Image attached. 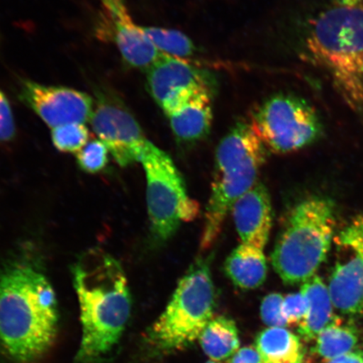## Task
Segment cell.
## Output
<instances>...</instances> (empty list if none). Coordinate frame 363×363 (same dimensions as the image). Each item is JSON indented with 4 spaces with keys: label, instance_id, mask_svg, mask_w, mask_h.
Instances as JSON below:
<instances>
[{
    "label": "cell",
    "instance_id": "1",
    "mask_svg": "<svg viewBox=\"0 0 363 363\" xmlns=\"http://www.w3.org/2000/svg\"><path fill=\"white\" fill-rule=\"evenodd\" d=\"M298 49L363 118V0H329L308 20Z\"/></svg>",
    "mask_w": 363,
    "mask_h": 363
},
{
    "label": "cell",
    "instance_id": "2",
    "mask_svg": "<svg viewBox=\"0 0 363 363\" xmlns=\"http://www.w3.org/2000/svg\"><path fill=\"white\" fill-rule=\"evenodd\" d=\"M58 323L55 292L38 267L15 262L0 270V348L8 357L39 360L55 342Z\"/></svg>",
    "mask_w": 363,
    "mask_h": 363
},
{
    "label": "cell",
    "instance_id": "3",
    "mask_svg": "<svg viewBox=\"0 0 363 363\" xmlns=\"http://www.w3.org/2000/svg\"><path fill=\"white\" fill-rule=\"evenodd\" d=\"M82 339L76 361L93 363L119 342L129 320L131 298L126 276L115 258L89 250L74 269Z\"/></svg>",
    "mask_w": 363,
    "mask_h": 363
},
{
    "label": "cell",
    "instance_id": "4",
    "mask_svg": "<svg viewBox=\"0 0 363 363\" xmlns=\"http://www.w3.org/2000/svg\"><path fill=\"white\" fill-rule=\"evenodd\" d=\"M266 159L267 147L251 121L239 122L222 139L204 216L202 249L216 242L235 202L257 184Z\"/></svg>",
    "mask_w": 363,
    "mask_h": 363
},
{
    "label": "cell",
    "instance_id": "5",
    "mask_svg": "<svg viewBox=\"0 0 363 363\" xmlns=\"http://www.w3.org/2000/svg\"><path fill=\"white\" fill-rule=\"evenodd\" d=\"M335 204L314 196L295 206L272 253V264L285 284L305 283L328 257L334 242Z\"/></svg>",
    "mask_w": 363,
    "mask_h": 363
},
{
    "label": "cell",
    "instance_id": "6",
    "mask_svg": "<svg viewBox=\"0 0 363 363\" xmlns=\"http://www.w3.org/2000/svg\"><path fill=\"white\" fill-rule=\"evenodd\" d=\"M215 288L210 267L198 262L179 284L166 311L150 330L151 342L164 350L182 349L201 337L212 320Z\"/></svg>",
    "mask_w": 363,
    "mask_h": 363
},
{
    "label": "cell",
    "instance_id": "7",
    "mask_svg": "<svg viewBox=\"0 0 363 363\" xmlns=\"http://www.w3.org/2000/svg\"><path fill=\"white\" fill-rule=\"evenodd\" d=\"M140 162L147 179V202L152 231L164 242L183 222L199 213L197 202L189 197L183 178L169 154L152 142L145 148Z\"/></svg>",
    "mask_w": 363,
    "mask_h": 363
},
{
    "label": "cell",
    "instance_id": "8",
    "mask_svg": "<svg viewBox=\"0 0 363 363\" xmlns=\"http://www.w3.org/2000/svg\"><path fill=\"white\" fill-rule=\"evenodd\" d=\"M254 127L267 148L289 153L310 146L323 134L319 113L305 99L278 94L267 99L252 113Z\"/></svg>",
    "mask_w": 363,
    "mask_h": 363
},
{
    "label": "cell",
    "instance_id": "9",
    "mask_svg": "<svg viewBox=\"0 0 363 363\" xmlns=\"http://www.w3.org/2000/svg\"><path fill=\"white\" fill-rule=\"evenodd\" d=\"M335 260L328 289L335 308L343 315L363 314V216L335 237Z\"/></svg>",
    "mask_w": 363,
    "mask_h": 363
},
{
    "label": "cell",
    "instance_id": "10",
    "mask_svg": "<svg viewBox=\"0 0 363 363\" xmlns=\"http://www.w3.org/2000/svg\"><path fill=\"white\" fill-rule=\"evenodd\" d=\"M89 121L118 164L127 167L140 162L150 140L133 113L119 99L98 94Z\"/></svg>",
    "mask_w": 363,
    "mask_h": 363
},
{
    "label": "cell",
    "instance_id": "11",
    "mask_svg": "<svg viewBox=\"0 0 363 363\" xmlns=\"http://www.w3.org/2000/svg\"><path fill=\"white\" fill-rule=\"evenodd\" d=\"M20 98L52 129L89 121L94 103L89 94L74 89L21 82Z\"/></svg>",
    "mask_w": 363,
    "mask_h": 363
},
{
    "label": "cell",
    "instance_id": "12",
    "mask_svg": "<svg viewBox=\"0 0 363 363\" xmlns=\"http://www.w3.org/2000/svg\"><path fill=\"white\" fill-rule=\"evenodd\" d=\"M150 94L165 113L203 89H211L208 74L184 59L162 54L147 70Z\"/></svg>",
    "mask_w": 363,
    "mask_h": 363
},
{
    "label": "cell",
    "instance_id": "13",
    "mask_svg": "<svg viewBox=\"0 0 363 363\" xmlns=\"http://www.w3.org/2000/svg\"><path fill=\"white\" fill-rule=\"evenodd\" d=\"M112 31L113 40L130 67L148 70L162 55L130 16L125 0H99Z\"/></svg>",
    "mask_w": 363,
    "mask_h": 363
},
{
    "label": "cell",
    "instance_id": "14",
    "mask_svg": "<svg viewBox=\"0 0 363 363\" xmlns=\"http://www.w3.org/2000/svg\"><path fill=\"white\" fill-rule=\"evenodd\" d=\"M231 213L242 243L264 250L272 225V203L265 186L254 185L235 202Z\"/></svg>",
    "mask_w": 363,
    "mask_h": 363
},
{
    "label": "cell",
    "instance_id": "15",
    "mask_svg": "<svg viewBox=\"0 0 363 363\" xmlns=\"http://www.w3.org/2000/svg\"><path fill=\"white\" fill-rule=\"evenodd\" d=\"M172 133L183 142H195L206 136L213 121L212 93L203 89L166 113Z\"/></svg>",
    "mask_w": 363,
    "mask_h": 363
},
{
    "label": "cell",
    "instance_id": "16",
    "mask_svg": "<svg viewBox=\"0 0 363 363\" xmlns=\"http://www.w3.org/2000/svg\"><path fill=\"white\" fill-rule=\"evenodd\" d=\"M301 292L307 298L308 311L298 325V333L306 340H315L335 317L328 286L315 275L303 283Z\"/></svg>",
    "mask_w": 363,
    "mask_h": 363
},
{
    "label": "cell",
    "instance_id": "17",
    "mask_svg": "<svg viewBox=\"0 0 363 363\" xmlns=\"http://www.w3.org/2000/svg\"><path fill=\"white\" fill-rule=\"evenodd\" d=\"M263 251L242 243L227 258L226 274L239 288L253 289L264 283L267 266Z\"/></svg>",
    "mask_w": 363,
    "mask_h": 363
},
{
    "label": "cell",
    "instance_id": "18",
    "mask_svg": "<svg viewBox=\"0 0 363 363\" xmlns=\"http://www.w3.org/2000/svg\"><path fill=\"white\" fill-rule=\"evenodd\" d=\"M257 352L265 363L301 362L298 338L283 328H271L258 335Z\"/></svg>",
    "mask_w": 363,
    "mask_h": 363
},
{
    "label": "cell",
    "instance_id": "19",
    "mask_svg": "<svg viewBox=\"0 0 363 363\" xmlns=\"http://www.w3.org/2000/svg\"><path fill=\"white\" fill-rule=\"evenodd\" d=\"M315 352L326 361H331L353 352L359 342L355 325L345 323L338 317L318 335Z\"/></svg>",
    "mask_w": 363,
    "mask_h": 363
},
{
    "label": "cell",
    "instance_id": "20",
    "mask_svg": "<svg viewBox=\"0 0 363 363\" xmlns=\"http://www.w3.org/2000/svg\"><path fill=\"white\" fill-rule=\"evenodd\" d=\"M199 338L203 351L214 360L225 359L233 355L240 345L234 322L225 317L208 322Z\"/></svg>",
    "mask_w": 363,
    "mask_h": 363
},
{
    "label": "cell",
    "instance_id": "21",
    "mask_svg": "<svg viewBox=\"0 0 363 363\" xmlns=\"http://www.w3.org/2000/svg\"><path fill=\"white\" fill-rule=\"evenodd\" d=\"M143 29L158 51L164 55L184 59L192 57L196 50L192 40L181 31L155 26Z\"/></svg>",
    "mask_w": 363,
    "mask_h": 363
},
{
    "label": "cell",
    "instance_id": "22",
    "mask_svg": "<svg viewBox=\"0 0 363 363\" xmlns=\"http://www.w3.org/2000/svg\"><path fill=\"white\" fill-rule=\"evenodd\" d=\"M89 138V129L83 123L67 124L52 130L54 147L62 152H79Z\"/></svg>",
    "mask_w": 363,
    "mask_h": 363
},
{
    "label": "cell",
    "instance_id": "23",
    "mask_svg": "<svg viewBox=\"0 0 363 363\" xmlns=\"http://www.w3.org/2000/svg\"><path fill=\"white\" fill-rule=\"evenodd\" d=\"M108 153L106 144L101 140H92L77 152V162L82 170L89 174H97L106 167Z\"/></svg>",
    "mask_w": 363,
    "mask_h": 363
},
{
    "label": "cell",
    "instance_id": "24",
    "mask_svg": "<svg viewBox=\"0 0 363 363\" xmlns=\"http://www.w3.org/2000/svg\"><path fill=\"white\" fill-rule=\"evenodd\" d=\"M284 296L280 294H271L263 299L261 315L263 322L271 328H284L288 325L283 314Z\"/></svg>",
    "mask_w": 363,
    "mask_h": 363
},
{
    "label": "cell",
    "instance_id": "25",
    "mask_svg": "<svg viewBox=\"0 0 363 363\" xmlns=\"http://www.w3.org/2000/svg\"><path fill=\"white\" fill-rule=\"evenodd\" d=\"M307 311V298L301 292L289 294L284 298L283 314L288 325L301 324Z\"/></svg>",
    "mask_w": 363,
    "mask_h": 363
},
{
    "label": "cell",
    "instance_id": "26",
    "mask_svg": "<svg viewBox=\"0 0 363 363\" xmlns=\"http://www.w3.org/2000/svg\"><path fill=\"white\" fill-rule=\"evenodd\" d=\"M16 122L10 102L0 89V143L10 142L16 135Z\"/></svg>",
    "mask_w": 363,
    "mask_h": 363
},
{
    "label": "cell",
    "instance_id": "27",
    "mask_svg": "<svg viewBox=\"0 0 363 363\" xmlns=\"http://www.w3.org/2000/svg\"><path fill=\"white\" fill-rule=\"evenodd\" d=\"M230 363H265L259 352L252 347H246L235 354Z\"/></svg>",
    "mask_w": 363,
    "mask_h": 363
},
{
    "label": "cell",
    "instance_id": "28",
    "mask_svg": "<svg viewBox=\"0 0 363 363\" xmlns=\"http://www.w3.org/2000/svg\"><path fill=\"white\" fill-rule=\"evenodd\" d=\"M328 363H363V353L353 352L347 354V355L335 358V359Z\"/></svg>",
    "mask_w": 363,
    "mask_h": 363
},
{
    "label": "cell",
    "instance_id": "29",
    "mask_svg": "<svg viewBox=\"0 0 363 363\" xmlns=\"http://www.w3.org/2000/svg\"><path fill=\"white\" fill-rule=\"evenodd\" d=\"M207 363H217V362H208Z\"/></svg>",
    "mask_w": 363,
    "mask_h": 363
},
{
    "label": "cell",
    "instance_id": "30",
    "mask_svg": "<svg viewBox=\"0 0 363 363\" xmlns=\"http://www.w3.org/2000/svg\"><path fill=\"white\" fill-rule=\"evenodd\" d=\"M298 363H301V362H298Z\"/></svg>",
    "mask_w": 363,
    "mask_h": 363
}]
</instances>
